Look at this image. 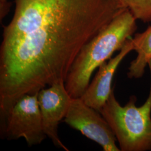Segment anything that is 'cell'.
Returning <instances> with one entry per match:
<instances>
[{"label":"cell","instance_id":"ba28073f","mask_svg":"<svg viewBox=\"0 0 151 151\" xmlns=\"http://www.w3.org/2000/svg\"><path fill=\"white\" fill-rule=\"evenodd\" d=\"M132 42L137 56L131 62L127 75L129 78H139L143 75L146 66L151 63V25L145 32L136 34Z\"/></svg>","mask_w":151,"mask_h":151},{"label":"cell","instance_id":"30bf717a","mask_svg":"<svg viewBox=\"0 0 151 151\" xmlns=\"http://www.w3.org/2000/svg\"><path fill=\"white\" fill-rule=\"evenodd\" d=\"M12 2L9 0H0V20L1 22L10 11Z\"/></svg>","mask_w":151,"mask_h":151},{"label":"cell","instance_id":"8992f818","mask_svg":"<svg viewBox=\"0 0 151 151\" xmlns=\"http://www.w3.org/2000/svg\"><path fill=\"white\" fill-rule=\"evenodd\" d=\"M72 97L65 88V82L55 83L38 92V100L45 134L54 145L69 151L58 134L60 122L65 118Z\"/></svg>","mask_w":151,"mask_h":151},{"label":"cell","instance_id":"5b68a950","mask_svg":"<svg viewBox=\"0 0 151 151\" xmlns=\"http://www.w3.org/2000/svg\"><path fill=\"white\" fill-rule=\"evenodd\" d=\"M65 123L97 143L104 151H120L116 138L108 122L99 111L79 98H72Z\"/></svg>","mask_w":151,"mask_h":151},{"label":"cell","instance_id":"3957f363","mask_svg":"<svg viewBox=\"0 0 151 151\" xmlns=\"http://www.w3.org/2000/svg\"><path fill=\"white\" fill-rule=\"evenodd\" d=\"M151 72V63L148 65ZM137 98L130 97L122 106L116 99L114 88L99 113L108 122L122 151L151 150V84L146 102L135 105Z\"/></svg>","mask_w":151,"mask_h":151},{"label":"cell","instance_id":"52a82bcc","mask_svg":"<svg viewBox=\"0 0 151 151\" xmlns=\"http://www.w3.org/2000/svg\"><path fill=\"white\" fill-rule=\"evenodd\" d=\"M132 50H133V44L132 38H130L120 49L119 54L99 67L97 74L81 97L84 103L100 111L113 89L111 84L115 71L125 57Z\"/></svg>","mask_w":151,"mask_h":151},{"label":"cell","instance_id":"277c9868","mask_svg":"<svg viewBox=\"0 0 151 151\" xmlns=\"http://www.w3.org/2000/svg\"><path fill=\"white\" fill-rule=\"evenodd\" d=\"M38 93L25 95L17 101L1 129L3 138L9 140L23 138L29 146H32L40 145L47 137L43 127Z\"/></svg>","mask_w":151,"mask_h":151},{"label":"cell","instance_id":"6da1fadb","mask_svg":"<svg viewBox=\"0 0 151 151\" xmlns=\"http://www.w3.org/2000/svg\"><path fill=\"white\" fill-rule=\"evenodd\" d=\"M0 48V109L65 82L82 48L124 11L121 0H15Z\"/></svg>","mask_w":151,"mask_h":151},{"label":"cell","instance_id":"9c48e42d","mask_svg":"<svg viewBox=\"0 0 151 151\" xmlns=\"http://www.w3.org/2000/svg\"><path fill=\"white\" fill-rule=\"evenodd\" d=\"M121 2L137 20L144 22H151V0H121Z\"/></svg>","mask_w":151,"mask_h":151},{"label":"cell","instance_id":"7a4b0ae2","mask_svg":"<svg viewBox=\"0 0 151 151\" xmlns=\"http://www.w3.org/2000/svg\"><path fill=\"white\" fill-rule=\"evenodd\" d=\"M136 20L129 10L125 9L82 48L65 81L72 98L81 97L94 70L123 48L137 29Z\"/></svg>","mask_w":151,"mask_h":151}]
</instances>
